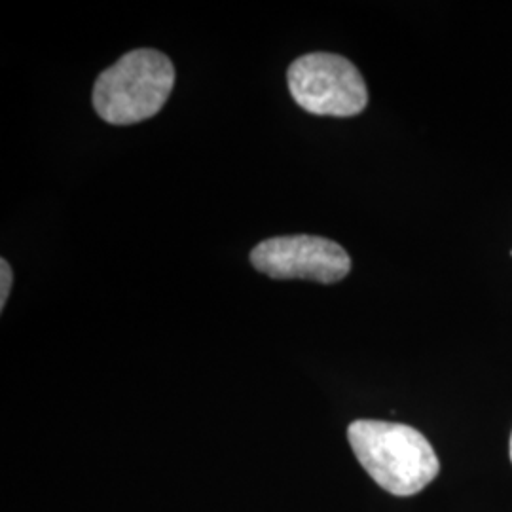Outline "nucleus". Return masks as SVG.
Wrapping results in <instances>:
<instances>
[{"label": "nucleus", "instance_id": "39448f33", "mask_svg": "<svg viewBox=\"0 0 512 512\" xmlns=\"http://www.w3.org/2000/svg\"><path fill=\"white\" fill-rule=\"evenodd\" d=\"M12 281H14V274H12V266L2 258L0 260V310H4L8 296L12 291Z\"/></svg>", "mask_w": 512, "mask_h": 512}, {"label": "nucleus", "instance_id": "20e7f679", "mask_svg": "<svg viewBox=\"0 0 512 512\" xmlns=\"http://www.w3.org/2000/svg\"><path fill=\"white\" fill-rule=\"evenodd\" d=\"M251 264L274 279H306L323 285L342 281L351 270L346 249L319 236L266 239L251 251Z\"/></svg>", "mask_w": 512, "mask_h": 512}, {"label": "nucleus", "instance_id": "f257e3e1", "mask_svg": "<svg viewBox=\"0 0 512 512\" xmlns=\"http://www.w3.org/2000/svg\"><path fill=\"white\" fill-rule=\"evenodd\" d=\"M348 439L366 473L389 494H418L439 475L433 446L410 425L357 420L349 425Z\"/></svg>", "mask_w": 512, "mask_h": 512}, {"label": "nucleus", "instance_id": "f03ea898", "mask_svg": "<svg viewBox=\"0 0 512 512\" xmlns=\"http://www.w3.org/2000/svg\"><path fill=\"white\" fill-rule=\"evenodd\" d=\"M175 86V67L158 50H133L101 74L93 88V107L114 126L152 118Z\"/></svg>", "mask_w": 512, "mask_h": 512}, {"label": "nucleus", "instance_id": "7ed1b4c3", "mask_svg": "<svg viewBox=\"0 0 512 512\" xmlns=\"http://www.w3.org/2000/svg\"><path fill=\"white\" fill-rule=\"evenodd\" d=\"M287 82L296 105L315 116L349 118L368 103L363 76L342 55H302L289 67Z\"/></svg>", "mask_w": 512, "mask_h": 512}, {"label": "nucleus", "instance_id": "423d86ee", "mask_svg": "<svg viewBox=\"0 0 512 512\" xmlns=\"http://www.w3.org/2000/svg\"><path fill=\"white\" fill-rule=\"evenodd\" d=\"M511 459H512V437H511Z\"/></svg>", "mask_w": 512, "mask_h": 512}]
</instances>
